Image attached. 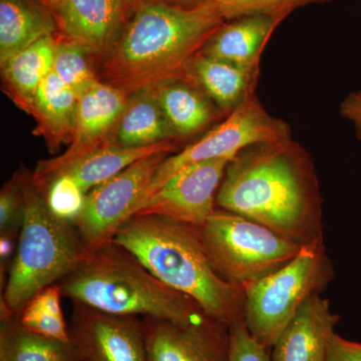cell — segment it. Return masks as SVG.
Instances as JSON below:
<instances>
[{"instance_id": "5b68a950", "label": "cell", "mask_w": 361, "mask_h": 361, "mask_svg": "<svg viewBox=\"0 0 361 361\" xmlns=\"http://www.w3.org/2000/svg\"><path fill=\"white\" fill-rule=\"evenodd\" d=\"M23 199L18 247L1 297V319L18 315L35 294L58 284L90 254L75 225L49 210L30 175Z\"/></svg>"}, {"instance_id": "6da1fadb", "label": "cell", "mask_w": 361, "mask_h": 361, "mask_svg": "<svg viewBox=\"0 0 361 361\" xmlns=\"http://www.w3.org/2000/svg\"><path fill=\"white\" fill-rule=\"evenodd\" d=\"M216 205L299 245L323 242L317 176L310 157L291 139L240 152L228 164Z\"/></svg>"}, {"instance_id": "7a4b0ae2", "label": "cell", "mask_w": 361, "mask_h": 361, "mask_svg": "<svg viewBox=\"0 0 361 361\" xmlns=\"http://www.w3.org/2000/svg\"><path fill=\"white\" fill-rule=\"evenodd\" d=\"M225 20L213 2L195 8L142 4L101 61L99 77L132 96L186 78L188 68Z\"/></svg>"}, {"instance_id": "2e32d148", "label": "cell", "mask_w": 361, "mask_h": 361, "mask_svg": "<svg viewBox=\"0 0 361 361\" xmlns=\"http://www.w3.org/2000/svg\"><path fill=\"white\" fill-rule=\"evenodd\" d=\"M283 20L276 16H248L225 21L202 52L233 65L259 70L261 54Z\"/></svg>"}, {"instance_id": "f546056e", "label": "cell", "mask_w": 361, "mask_h": 361, "mask_svg": "<svg viewBox=\"0 0 361 361\" xmlns=\"http://www.w3.org/2000/svg\"><path fill=\"white\" fill-rule=\"evenodd\" d=\"M231 351L229 361H271L270 349L259 343L251 336L245 318L237 320L230 325Z\"/></svg>"}, {"instance_id": "cb8c5ba5", "label": "cell", "mask_w": 361, "mask_h": 361, "mask_svg": "<svg viewBox=\"0 0 361 361\" xmlns=\"http://www.w3.org/2000/svg\"><path fill=\"white\" fill-rule=\"evenodd\" d=\"M0 361H82L73 341L63 342L33 334L18 315L2 318Z\"/></svg>"}, {"instance_id": "d6a6232c", "label": "cell", "mask_w": 361, "mask_h": 361, "mask_svg": "<svg viewBox=\"0 0 361 361\" xmlns=\"http://www.w3.org/2000/svg\"><path fill=\"white\" fill-rule=\"evenodd\" d=\"M130 11L133 7L142 4H165V6L182 7V8H195L211 4L212 0H127Z\"/></svg>"}, {"instance_id": "d4e9b609", "label": "cell", "mask_w": 361, "mask_h": 361, "mask_svg": "<svg viewBox=\"0 0 361 361\" xmlns=\"http://www.w3.org/2000/svg\"><path fill=\"white\" fill-rule=\"evenodd\" d=\"M92 56L82 45L59 37L52 71L78 99L101 80L90 65Z\"/></svg>"}, {"instance_id": "ffe728a7", "label": "cell", "mask_w": 361, "mask_h": 361, "mask_svg": "<svg viewBox=\"0 0 361 361\" xmlns=\"http://www.w3.org/2000/svg\"><path fill=\"white\" fill-rule=\"evenodd\" d=\"M58 30L51 11L37 0H0V66Z\"/></svg>"}, {"instance_id": "ac0fdd59", "label": "cell", "mask_w": 361, "mask_h": 361, "mask_svg": "<svg viewBox=\"0 0 361 361\" xmlns=\"http://www.w3.org/2000/svg\"><path fill=\"white\" fill-rule=\"evenodd\" d=\"M58 42L56 35L44 37L1 65L4 92L30 116L40 85L54 68Z\"/></svg>"}, {"instance_id": "ba28073f", "label": "cell", "mask_w": 361, "mask_h": 361, "mask_svg": "<svg viewBox=\"0 0 361 361\" xmlns=\"http://www.w3.org/2000/svg\"><path fill=\"white\" fill-rule=\"evenodd\" d=\"M290 139L288 125L271 116L259 102L255 92H251L228 115L224 122L161 161L145 201L189 166L217 159H234L240 152L254 145Z\"/></svg>"}, {"instance_id": "8992f818", "label": "cell", "mask_w": 361, "mask_h": 361, "mask_svg": "<svg viewBox=\"0 0 361 361\" xmlns=\"http://www.w3.org/2000/svg\"><path fill=\"white\" fill-rule=\"evenodd\" d=\"M334 278L324 242L303 245L288 264L246 287L244 318L251 336L272 349L304 302Z\"/></svg>"}, {"instance_id": "8fae6325", "label": "cell", "mask_w": 361, "mask_h": 361, "mask_svg": "<svg viewBox=\"0 0 361 361\" xmlns=\"http://www.w3.org/2000/svg\"><path fill=\"white\" fill-rule=\"evenodd\" d=\"M147 361H229L230 326L207 315L175 322L142 318Z\"/></svg>"}, {"instance_id": "4316f807", "label": "cell", "mask_w": 361, "mask_h": 361, "mask_svg": "<svg viewBox=\"0 0 361 361\" xmlns=\"http://www.w3.org/2000/svg\"><path fill=\"white\" fill-rule=\"evenodd\" d=\"M42 192L49 210L61 219L73 223L84 208L87 194L68 176H56Z\"/></svg>"}, {"instance_id": "7c38bea8", "label": "cell", "mask_w": 361, "mask_h": 361, "mask_svg": "<svg viewBox=\"0 0 361 361\" xmlns=\"http://www.w3.org/2000/svg\"><path fill=\"white\" fill-rule=\"evenodd\" d=\"M231 160L217 159L183 169L149 196L135 215L161 216L199 227L216 211L218 190Z\"/></svg>"}, {"instance_id": "52a82bcc", "label": "cell", "mask_w": 361, "mask_h": 361, "mask_svg": "<svg viewBox=\"0 0 361 361\" xmlns=\"http://www.w3.org/2000/svg\"><path fill=\"white\" fill-rule=\"evenodd\" d=\"M197 228L218 274L244 289L288 264L302 248L266 226L222 209Z\"/></svg>"}, {"instance_id": "30bf717a", "label": "cell", "mask_w": 361, "mask_h": 361, "mask_svg": "<svg viewBox=\"0 0 361 361\" xmlns=\"http://www.w3.org/2000/svg\"><path fill=\"white\" fill-rule=\"evenodd\" d=\"M129 96L123 90L99 80L78 99L75 130L65 153L49 160L40 161L30 174L33 184L44 189L49 179L68 164L90 152L115 144L118 121Z\"/></svg>"}, {"instance_id": "e0dca14e", "label": "cell", "mask_w": 361, "mask_h": 361, "mask_svg": "<svg viewBox=\"0 0 361 361\" xmlns=\"http://www.w3.org/2000/svg\"><path fill=\"white\" fill-rule=\"evenodd\" d=\"M259 70L242 68L200 52L190 63L186 80L203 90L221 111L229 115L255 92Z\"/></svg>"}, {"instance_id": "1f68e13d", "label": "cell", "mask_w": 361, "mask_h": 361, "mask_svg": "<svg viewBox=\"0 0 361 361\" xmlns=\"http://www.w3.org/2000/svg\"><path fill=\"white\" fill-rule=\"evenodd\" d=\"M341 113L355 125L356 135L361 140V92H353L345 97L341 103Z\"/></svg>"}, {"instance_id": "3957f363", "label": "cell", "mask_w": 361, "mask_h": 361, "mask_svg": "<svg viewBox=\"0 0 361 361\" xmlns=\"http://www.w3.org/2000/svg\"><path fill=\"white\" fill-rule=\"evenodd\" d=\"M113 242L134 254L163 283L194 299L209 317L229 326L244 318L245 289L218 274L196 226L135 215Z\"/></svg>"}, {"instance_id": "4fadbf2b", "label": "cell", "mask_w": 361, "mask_h": 361, "mask_svg": "<svg viewBox=\"0 0 361 361\" xmlns=\"http://www.w3.org/2000/svg\"><path fill=\"white\" fill-rule=\"evenodd\" d=\"M71 341L82 361H147L142 319L73 303Z\"/></svg>"}, {"instance_id": "f1b7e54d", "label": "cell", "mask_w": 361, "mask_h": 361, "mask_svg": "<svg viewBox=\"0 0 361 361\" xmlns=\"http://www.w3.org/2000/svg\"><path fill=\"white\" fill-rule=\"evenodd\" d=\"M23 327L33 334L56 341L71 342L70 327L63 315L56 314L27 303L18 314Z\"/></svg>"}, {"instance_id": "277c9868", "label": "cell", "mask_w": 361, "mask_h": 361, "mask_svg": "<svg viewBox=\"0 0 361 361\" xmlns=\"http://www.w3.org/2000/svg\"><path fill=\"white\" fill-rule=\"evenodd\" d=\"M58 284L73 303L110 314L175 322L206 315L194 299L163 283L134 254L113 241L90 252Z\"/></svg>"}, {"instance_id": "836d02e7", "label": "cell", "mask_w": 361, "mask_h": 361, "mask_svg": "<svg viewBox=\"0 0 361 361\" xmlns=\"http://www.w3.org/2000/svg\"><path fill=\"white\" fill-rule=\"evenodd\" d=\"M37 1H39V4H42V6L47 7V9H49V11H51L54 6L58 4L59 0H37Z\"/></svg>"}, {"instance_id": "484cf974", "label": "cell", "mask_w": 361, "mask_h": 361, "mask_svg": "<svg viewBox=\"0 0 361 361\" xmlns=\"http://www.w3.org/2000/svg\"><path fill=\"white\" fill-rule=\"evenodd\" d=\"M225 21L242 16H270L285 18L294 9L326 0H212Z\"/></svg>"}, {"instance_id": "7402d4cb", "label": "cell", "mask_w": 361, "mask_h": 361, "mask_svg": "<svg viewBox=\"0 0 361 361\" xmlns=\"http://www.w3.org/2000/svg\"><path fill=\"white\" fill-rule=\"evenodd\" d=\"M169 140H180L161 110L153 90L129 97L114 142L123 148H142Z\"/></svg>"}, {"instance_id": "9a60e30c", "label": "cell", "mask_w": 361, "mask_h": 361, "mask_svg": "<svg viewBox=\"0 0 361 361\" xmlns=\"http://www.w3.org/2000/svg\"><path fill=\"white\" fill-rule=\"evenodd\" d=\"M314 293L287 325L272 348L271 361H326L330 339L341 316L329 299Z\"/></svg>"}, {"instance_id": "9c48e42d", "label": "cell", "mask_w": 361, "mask_h": 361, "mask_svg": "<svg viewBox=\"0 0 361 361\" xmlns=\"http://www.w3.org/2000/svg\"><path fill=\"white\" fill-rule=\"evenodd\" d=\"M170 155L145 157L90 190L82 212L73 223L89 252L113 241L118 230L139 210L157 170Z\"/></svg>"}, {"instance_id": "83f0119b", "label": "cell", "mask_w": 361, "mask_h": 361, "mask_svg": "<svg viewBox=\"0 0 361 361\" xmlns=\"http://www.w3.org/2000/svg\"><path fill=\"white\" fill-rule=\"evenodd\" d=\"M26 176L18 173L2 188L0 193V238L13 240L20 232L23 224L25 199L23 187Z\"/></svg>"}, {"instance_id": "5bb4252c", "label": "cell", "mask_w": 361, "mask_h": 361, "mask_svg": "<svg viewBox=\"0 0 361 361\" xmlns=\"http://www.w3.org/2000/svg\"><path fill=\"white\" fill-rule=\"evenodd\" d=\"M61 39L82 45L103 61L122 35L127 0H59L51 11Z\"/></svg>"}, {"instance_id": "4dcf8cb0", "label": "cell", "mask_w": 361, "mask_h": 361, "mask_svg": "<svg viewBox=\"0 0 361 361\" xmlns=\"http://www.w3.org/2000/svg\"><path fill=\"white\" fill-rule=\"evenodd\" d=\"M326 361H361V342L348 341L334 334L330 339Z\"/></svg>"}, {"instance_id": "44dd1931", "label": "cell", "mask_w": 361, "mask_h": 361, "mask_svg": "<svg viewBox=\"0 0 361 361\" xmlns=\"http://www.w3.org/2000/svg\"><path fill=\"white\" fill-rule=\"evenodd\" d=\"M179 142L180 140H169L142 148H123L115 144L102 147L59 170L52 176L44 188L56 176L66 175L73 178L82 191L87 194L90 190L115 177L145 157L158 153H176ZM44 188L42 191H44Z\"/></svg>"}, {"instance_id": "603a6c76", "label": "cell", "mask_w": 361, "mask_h": 361, "mask_svg": "<svg viewBox=\"0 0 361 361\" xmlns=\"http://www.w3.org/2000/svg\"><path fill=\"white\" fill-rule=\"evenodd\" d=\"M153 92L179 139L200 132L217 115L210 97L186 78L159 85Z\"/></svg>"}, {"instance_id": "d6986e66", "label": "cell", "mask_w": 361, "mask_h": 361, "mask_svg": "<svg viewBox=\"0 0 361 361\" xmlns=\"http://www.w3.org/2000/svg\"><path fill=\"white\" fill-rule=\"evenodd\" d=\"M77 106L78 97L51 71L40 85L30 114L37 123L33 134L44 140L51 153L71 144Z\"/></svg>"}]
</instances>
